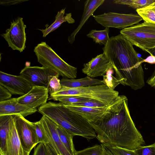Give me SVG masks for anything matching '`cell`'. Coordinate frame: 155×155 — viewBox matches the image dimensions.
Masks as SVG:
<instances>
[{
  "label": "cell",
  "instance_id": "cell-14",
  "mask_svg": "<svg viewBox=\"0 0 155 155\" xmlns=\"http://www.w3.org/2000/svg\"><path fill=\"white\" fill-rule=\"evenodd\" d=\"M48 92L46 87L34 86L28 92L17 97V99L18 102L21 104L31 108L37 109L47 103Z\"/></svg>",
  "mask_w": 155,
  "mask_h": 155
},
{
  "label": "cell",
  "instance_id": "cell-19",
  "mask_svg": "<svg viewBox=\"0 0 155 155\" xmlns=\"http://www.w3.org/2000/svg\"><path fill=\"white\" fill-rule=\"evenodd\" d=\"M13 115L0 116V155H8V142Z\"/></svg>",
  "mask_w": 155,
  "mask_h": 155
},
{
  "label": "cell",
  "instance_id": "cell-7",
  "mask_svg": "<svg viewBox=\"0 0 155 155\" xmlns=\"http://www.w3.org/2000/svg\"><path fill=\"white\" fill-rule=\"evenodd\" d=\"M126 98L127 97L124 95H119L118 98L111 104L105 107H88L63 104L69 110L81 115L90 123H94L104 119L116 109Z\"/></svg>",
  "mask_w": 155,
  "mask_h": 155
},
{
  "label": "cell",
  "instance_id": "cell-15",
  "mask_svg": "<svg viewBox=\"0 0 155 155\" xmlns=\"http://www.w3.org/2000/svg\"><path fill=\"white\" fill-rule=\"evenodd\" d=\"M83 67L82 72L93 78L103 76L109 70L113 68L111 63L103 53L92 58L88 62L84 64Z\"/></svg>",
  "mask_w": 155,
  "mask_h": 155
},
{
  "label": "cell",
  "instance_id": "cell-23",
  "mask_svg": "<svg viewBox=\"0 0 155 155\" xmlns=\"http://www.w3.org/2000/svg\"><path fill=\"white\" fill-rule=\"evenodd\" d=\"M109 31V28L108 27H106L104 30H92L87 35V36L92 39L96 43L105 45L110 38Z\"/></svg>",
  "mask_w": 155,
  "mask_h": 155
},
{
  "label": "cell",
  "instance_id": "cell-8",
  "mask_svg": "<svg viewBox=\"0 0 155 155\" xmlns=\"http://www.w3.org/2000/svg\"><path fill=\"white\" fill-rule=\"evenodd\" d=\"M96 21L103 27L124 29L138 24L143 20L138 14H124L110 12L92 15Z\"/></svg>",
  "mask_w": 155,
  "mask_h": 155
},
{
  "label": "cell",
  "instance_id": "cell-12",
  "mask_svg": "<svg viewBox=\"0 0 155 155\" xmlns=\"http://www.w3.org/2000/svg\"><path fill=\"white\" fill-rule=\"evenodd\" d=\"M0 85L7 89L12 94L21 96L28 92L34 86L20 75H11L0 71Z\"/></svg>",
  "mask_w": 155,
  "mask_h": 155
},
{
  "label": "cell",
  "instance_id": "cell-35",
  "mask_svg": "<svg viewBox=\"0 0 155 155\" xmlns=\"http://www.w3.org/2000/svg\"><path fill=\"white\" fill-rule=\"evenodd\" d=\"M12 95L7 89L0 85V102L10 99Z\"/></svg>",
  "mask_w": 155,
  "mask_h": 155
},
{
  "label": "cell",
  "instance_id": "cell-11",
  "mask_svg": "<svg viewBox=\"0 0 155 155\" xmlns=\"http://www.w3.org/2000/svg\"><path fill=\"white\" fill-rule=\"evenodd\" d=\"M21 76L34 86L48 88L49 81L54 76H59L52 69L47 67L26 66L20 73Z\"/></svg>",
  "mask_w": 155,
  "mask_h": 155
},
{
  "label": "cell",
  "instance_id": "cell-20",
  "mask_svg": "<svg viewBox=\"0 0 155 155\" xmlns=\"http://www.w3.org/2000/svg\"><path fill=\"white\" fill-rule=\"evenodd\" d=\"M65 9V8L62 9L58 12L55 21L50 25L47 26L46 25V28L45 29H38L41 31L43 37H46L49 33L56 30L64 22L71 24L75 22L71 13L66 14L64 15Z\"/></svg>",
  "mask_w": 155,
  "mask_h": 155
},
{
  "label": "cell",
  "instance_id": "cell-33",
  "mask_svg": "<svg viewBox=\"0 0 155 155\" xmlns=\"http://www.w3.org/2000/svg\"><path fill=\"white\" fill-rule=\"evenodd\" d=\"M33 155H51L47 145L43 143H40L34 148Z\"/></svg>",
  "mask_w": 155,
  "mask_h": 155
},
{
  "label": "cell",
  "instance_id": "cell-36",
  "mask_svg": "<svg viewBox=\"0 0 155 155\" xmlns=\"http://www.w3.org/2000/svg\"><path fill=\"white\" fill-rule=\"evenodd\" d=\"M103 155H117L107 145L101 143Z\"/></svg>",
  "mask_w": 155,
  "mask_h": 155
},
{
  "label": "cell",
  "instance_id": "cell-4",
  "mask_svg": "<svg viewBox=\"0 0 155 155\" xmlns=\"http://www.w3.org/2000/svg\"><path fill=\"white\" fill-rule=\"evenodd\" d=\"M38 62L44 67L54 71L64 78L73 79L77 76V68L63 60L45 42H41L34 48Z\"/></svg>",
  "mask_w": 155,
  "mask_h": 155
},
{
  "label": "cell",
  "instance_id": "cell-6",
  "mask_svg": "<svg viewBox=\"0 0 155 155\" xmlns=\"http://www.w3.org/2000/svg\"><path fill=\"white\" fill-rule=\"evenodd\" d=\"M120 34L146 52L155 47V24L143 22L122 29Z\"/></svg>",
  "mask_w": 155,
  "mask_h": 155
},
{
  "label": "cell",
  "instance_id": "cell-3",
  "mask_svg": "<svg viewBox=\"0 0 155 155\" xmlns=\"http://www.w3.org/2000/svg\"><path fill=\"white\" fill-rule=\"evenodd\" d=\"M38 111L75 136L82 137L88 140L96 137L95 131L87 120L60 102L49 101L38 108Z\"/></svg>",
  "mask_w": 155,
  "mask_h": 155
},
{
  "label": "cell",
  "instance_id": "cell-21",
  "mask_svg": "<svg viewBox=\"0 0 155 155\" xmlns=\"http://www.w3.org/2000/svg\"><path fill=\"white\" fill-rule=\"evenodd\" d=\"M101 80L89 76L78 79L63 78L60 80L62 87L68 88H77L103 84Z\"/></svg>",
  "mask_w": 155,
  "mask_h": 155
},
{
  "label": "cell",
  "instance_id": "cell-25",
  "mask_svg": "<svg viewBox=\"0 0 155 155\" xmlns=\"http://www.w3.org/2000/svg\"><path fill=\"white\" fill-rule=\"evenodd\" d=\"M49 100L58 101L63 104H71L88 101L90 100L75 95L50 96Z\"/></svg>",
  "mask_w": 155,
  "mask_h": 155
},
{
  "label": "cell",
  "instance_id": "cell-18",
  "mask_svg": "<svg viewBox=\"0 0 155 155\" xmlns=\"http://www.w3.org/2000/svg\"><path fill=\"white\" fill-rule=\"evenodd\" d=\"M8 155H27L20 141L13 117L11 121L8 135Z\"/></svg>",
  "mask_w": 155,
  "mask_h": 155
},
{
  "label": "cell",
  "instance_id": "cell-10",
  "mask_svg": "<svg viewBox=\"0 0 155 155\" xmlns=\"http://www.w3.org/2000/svg\"><path fill=\"white\" fill-rule=\"evenodd\" d=\"M23 18L18 17L11 22L10 28L1 35L7 42L9 47L13 50L21 52L26 48V40L25 29Z\"/></svg>",
  "mask_w": 155,
  "mask_h": 155
},
{
  "label": "cell",
  "instance_id": "cell-13",
  "mask_svg": "<svg viewBox=\"0 0 155 155\" xmlns=\"http://www.w3.org/2000/svg\"><path fill=\"white\" fill-rule=\"evenodd\" d=\"M49 143L48 145L51 155H71L61 142L56 129V124L47 117L41 118Z\"/></svg>",
  "mask_w": 155,
  "mask_h": 155
},
{
  "label": "cell",
  "instance_id": "cell-27",
  "mask_svg": "<svg viewBox=\"0 0 155 155\" xmlns=\"http://www.w3.org/2000/svg\"><path fill=\"white\" fill-rule=\"evenodd\" d=\"M114 68L109 70L103 76V80H102L101 82L110 89L114 90L115 88L120 84V83L115 75H114Z\"/></svg>",
  "mask_w": 155,
  "mask_h": 155
},
{
  "label": "cell",
  "instance_id": "cell-34",
  "mask_svg": "<svg viewBox=\"0 0 155 155\" xmlns=\"http://www.w3.org/2000/svg\"><path fill=\"white\" fill-rule=\"evenodd\" d=\"M108 145L117 155H137L134 150L117 146Z\"/></svg>",
  "mask_w": 155,
  "mask_h": 155
},
{
  "label": "cell",
  "instance_id": "cell-9",
  "mask_svg": "<svg viewBox=\"0 0 155 155\" xmlns=\"http://www.w3.org/2000/svg\"><path fill=\"white\" fill-rule=\"evenodd\" d=\"M18 137L22 148L27 155L38 143L33 122L21 115H13Z\"/></svg>",
  "mask_w": 155,
  "mask_h": 155
},
{
  "label": "cell",
  "instance_id": "cell-26",
  "mask_svg": "<svg viewBox=\"0 0 155 155\" xmlns=\"http://www.w3.org/2000/svg\"><path fill=\"white\" fill-rule=\"evenodd\" d=\"M155 0H115L113 1L116 4L128 5L136 10L145 7L155 2Z\"/></svg>",
  "mask_w": 155,
  "mask_h": 155
},
{
  "label": "cell",
  "instance_id": "cell-24",
  "mask_svg": "<svg viewBox=\"0 0 155 155\" xmlns=\"http://www.w3.org/2000/svg\"><path fill=\"white\" fill-rule=\"evenodd\" d=\"M136 11L144 22L155 24V1L149 5L137 9Z\"/></svg>",
  "mask_w": 155,
  "mask_h": 155
},
{
  "label": "cell",
  "instance_id": "cell-2",
  "mask_svg": "<svg viewBox=\"0 0 155 155\" xmlns=\"http://www.w3.org/2000/svg\"><path fill=\"white\" fill-rule=\"evenodd\" d=\"M133 46L120 34L110 38L102 50L111 63L120 84L136 90L145 85L142 64L144 59L139 56Z\"/></svg>",
  "mask_w": 155,
  "mask_h": 155
},
{
  "label": "cell",
  "instance_id": "cell-37",
  "mask_svg": "<svg viewBox=\"0 0 155 155\" xmlns=\"http://www.w3.org/2000/svg\"><path fill=\"white\" fill-rule=\"evenodd\" d=\"M147 82L151 87H155V70L152 75L148 79Z\"/></svg>",
  "mask_w": 155,
  "mask_h": 155
},
{
  "label": "cell",
  "instance_id": "cell-1",
  "mask_svg": "<svg viewBox=\"0 0 155 155\" xmlns=\"http://www.w3.org/2000/svg\"><path fill=\"white\" fill-rule=\"evenodd\" d=\"M90 124L101 143L131 150L145 144L131 117L127 98L104 119Z\"/></svg>",
  "mask_w": 155,
  "mask_h": 155
},
{
  "label": "cell",
  "instance_id": "cell-39",
  "mask_svg": "<svg viewBox=\"0 0 155 155\" xmlns=\"http://www.w3.org/2000/svg\"><path fill=\"white\" fill-rule=\"evenodd\" d=\"M146 52H148L150 55L155 57V47L148 50Z\"/></svg>",
  "mask_w": 155,
  "mask_h": 155
},
{
  "label": "cell",
  "instance_id": "cell-32",
  "mask_svg": "<svg viewBox=\"0 0 155 155\" xmlns=\"http://www.w3.org/2000/svg\"><path fill=\"white\" fill-rule=\"evenodd\" d=\"M68 104L92 107H102L109 105L105 104L99 101L94 100H90L85 101Z\"/></svg>",
  "mask_w": 155,
  "mask_h": 155
},
{
  "label": "cell",
  "instance_id": "cell-29",
  "mask_svg": "<svg viewBox=\"0 0 155 155\" xmlns=\"http://www.w3.org/2000/svg\"><path fill=\"white\" fill-rule=\"evenodd\" d=\"M74 155H103L101 144H96L79 151H76Z\"/></svg>",
  "mask_w": 155,
  "mask_h": 155
},
{
  "label": "cell",
  "instance_id": "cell-28",
  "mask_svg": "<svg viewBox=\"0 0 155 155\" xmlns=\"http://www.w3.org/2000/svg\"><path fill=\"white\" fill-rule=\"evenodd\" d=\"M38 143H43L48 145L49 141L44 129L41 120L33 122Z\"/></svg>",
  "mask_w": 155,
  "mask_h": 155
},
{
  "label": "cell",
  "instance_id": "cell-31",
  "mask_svg": "<svg viewBox=\"0 0 155 155\" xmlns=\"http://www.w3.org/2000/svg\"><path fill=\"white\" fill-rule=\"evenodd\" d=\"M59 77H53L50 80L48 88L50 94L55 93L61 89L62 86L60 83V80L58 79Z\"/></svg>",
  "mask_w": 155,
  "mask_h": 155
},
{
  "label": "cell",
  "instance_id": "cell-5",
  "mask_svg": "<svg viewBox=\"0 0 155 155\" xmlns=\"http://www.w3.org/2000/svg\"><path fill=\"white\" fill-rule=\"evenodd\" d=\"M75 95L94 100L107 105L112 104L119 97L118 91L112 90L102 84L77 88L62 87L58 92L50 96Z\"/></svg>",
  "mask_w": 155,
  "mask_h": 155
},
{
  "label": "cell",
  "instance_id": "cell-22",
  "mask_svg": "<svg viewBox=\"0 0 155 155\" xmlns=\"http://www.w3.org/2000/svg\"><path fill=\"white\" fill-rule=\"evenodd\" d=\"M56 129L60 138L66 149L71 155H74L76 151L73 141L75 135L61 126L56 124Z\"/></svg>",
  "mask_w": 155,
  "mask_h": 155
},
{
  "label": "cell",
  "instance_id": "cell-16",
  "mask_svg": "<svg viewBox=\"0 0 155 155\" xmlns=\"http://www.w3.org/2000/svg\"><path fill=\"white\" fill-rule=\"evenodd\" d=\"M19 103L17 98H12L0 102V116L21 115L25 117L38 111Z\"/></svg>",
  "mask_w": 155,
  "mask_h": 155
},
{
  "label": "cell",
  "instance_id": "cell-38",
  "mask_svg": "<svg viewBox=\"0 0 155 155\" xmlns=\"http://www.w3.org/2000/svg\"><path fill=\"white\" fill-rule=\"evenodd\" d=\"M143 62H146L150 64H155V57L150 55L146 59H144Z\"/></svg>",
  "mask_w": 155,
  "mask_h": 155
},
{
  "label": "cell",
  "instance_id": "cell-30",
  "mask_svg": "<svg viewBox=\"0 0 155 155\" xmlns=\"http://www.w3.org/2000/svg\"><path fill=\"white\" fill-rule=\"evenodd\" d=\"M134 150L137 155H155V143L147 146H142Z\"/></svg>",
  "mask_w": 155,
  "mask_h": 155
},
{
  "label": "cell",
  "instance_id": "cell-17",
  "mask_svg": "<svg viewBox=\"0 0 155 155\" xmlns=\"http://www.w3.org/2000/svg\"><path fill=\"white\" fill-rule=\"evenodd\" d=\"M104 1V0H87L85 2L83 12L79 24L68 38V41L70 44L73 43L76 36L85 23Z\"/></svg>",
  "mask_w": 155,
  "mask_h": 155
}]
</instances>
